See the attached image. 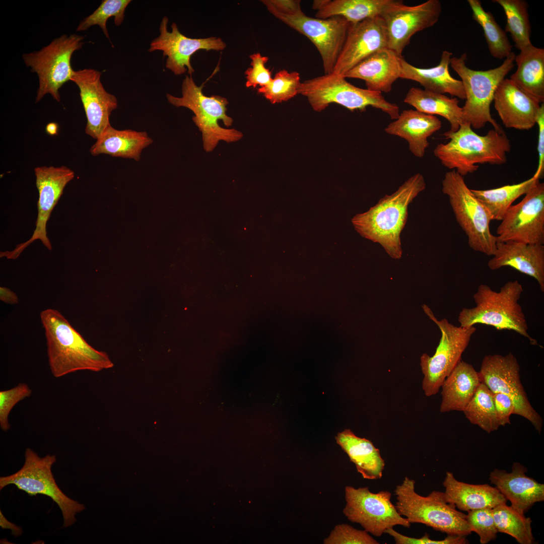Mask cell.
<instances>
[{"label":"cell","instance_id":"5b68a950","mask_svg":"<svg viewBox=\"0 0 544 544\" xmlns=\"http://www.w3.org/2000/svg\"><path fill=\"white\" fill-rule=\"evenodd\" d=\"M415 484L406 477L394 491L395 506L400 515L410 523L423 524L447 535L466 536L471 533L466 515L448 502L444 492L433 491L422 496L415 491Z\"/></svg>","mask_w":544,"mask_h":544},{"label":"cell","instance_id":"5bb4252c","mask_svg":"<svg viewBox=\"0 0 544 544\" xmlns=\"http://www.w3.org/2000/svg\"><path fill=\"white\" fill-rule=\"evenodd\" d=\"M478 372L481 382L493 393L509 396L515 405L514 414L528 420L540 433L542 419L529 401L520 380L519 364L512 353L485 356Z\"/></svg>","mask_w":544,"mask_h":544},{"label":"cell","instance_id":"f546056e","mask_svg":"<svg viewBox=\"0 0 544 544\" xmlns=\"http://www.w3.org/2000/svg\"><path fill=\"white\" fill-rule=\"evenodd\" d=\"M153 142L146 131L118 130L110 125L96 140L90 152L94 156L103 154L139 161L142 151Z\"/></svg>","mask_w":544,"mask_h":544},{"label":"cell","instance_id":"836d02e7","mask_svg":"<svg viewBox=\"0 0 544 544\" xmlns=\"http://www.w3.org/2000/svg\"><path fill=\"white\" fill-rule=\"evenodd\" d=\"M395 0H327L317 11L315 17L327 19L341 16L351 25L366 19L380 16Z\"/></svg>","mask_w":544,"mask_h":544},{"label":"cell","instance_id":"cb8c5ba5","mask_svg":"<svg viewBox=\"0 0 544 544\" xmlns=\"http://www.w3.org/2000/svg\"><path fill=\"white\" fill-rule=\"evenodd\" d=\"M527 468L514 462L512 471L495 469L490 473L491 483L511 503V506L524 514L533 504L544 500V485L527 477Z\"/></svg>","mask_w":544,"mask_h":544},{"label":"cell","instance_id":"681fc988","mask_svg":"<svg viewBox=\"0 0 544 544\" xmlns=\"http://www.w3.org/2000/svg\"><path fill=\"white\" fill-rule=\"evenodd\" d=\"M261 2L265 6H269L286 15H295L303 12L300 0H263Z\"/></svg>","mask_w":544,"mask_h":544},{"label":"cell","instance_id":"484cf974","mask_svg":"<svg viewBox=\"0 0 544 544\" xmlns=\"http://www.w3.org/2000/svg\"><path fill=\"white\" fill-rule=\"evenodd\" d=\"M441 126V121L436 116L409 109L400 113L398 117L390 123L384 131L405 140L411 153L416 157L422 158L429 144L428 138L439 130Z\"/></svg>","mask_w":544,"mask_h":544},{"label":"cell","instance_id":"ba28073f","mask_svg":"<svg viewBox=\"0 0 544 544\" xmlns=\"http://www.w3.org/2000/svg\"><path fill=\"white\" fill-rule=\"evenodd\" d=\"M203 85L197 86L191 76H186L182 84V96L167 93L166 97L172 105L192 111L194 115L192 120L202 134L203 149L210 152L220 141L236 142L242 138L243 134L234 128H224L219 125V120L227 127L232 124L233 119L226 114L228 101L220 96H206L202 93Z\"/></svg>","mask_w":544,"mask_h":544},{"label":"cell","instance_id":"1f68e13d","mask_svg":"<svg viewBox=\"0 0 544 544\" xmlns=\"http://www.w3.org/2000/svg\"><path fill=\"white\" fill-rule=\"evenodd\" d=\"M515 56L517 68L509 79L539 103L544 101V49L529 44Z\"/></svg>","mask_w":544,"mask_h":544},{"label":"cell","instance_id":"7402d4cb","mask_svg":"<svg viewBox=\"0 0 544 544\" xmlns=\"http://www.w3.org/2000/svg\"><path fill=\"white\" fill-rule=\"evenodd\" d=\"M493 101L506 127L528 130L536 124L539 103L509 79L499 84Z\"/></svg>","mask_w":544,"mask_h":544},{"label":"cell","instance_id":"ee69618b","mask_svg":"<svg viewBox=\"0 0 544 544\" xmlns=\"http://www.w3.org/2000/svg\"><path fill=\"white\" fill-rule=\"evenodd\" d=\"M324 544H379L366 530L354 528L348 524L336 525L329 536L323 540Z\"/></svg>","mask_w":544,"mask_h":544},{"label":"cell","instance_id":"d6986e66","mask_svg":"<svg viewBox=\"0 0 544 544\" xmlns=\"http://www.w3.org/2000/svg\"><path fill=\"white\" fill-rule=\"evenodd\" d=\"M168 18L164 16L159 27L160 35L150 43L149 52L160 50L163 57L167 56L165 66L175 75L187 73L191 76L194 72L190 63L191 56L196 51L205 49L217 51L224 49L226 43L220 38H191L181 33L177 24L171 25L168 30Z\"/></svg>","mask_w":544,"mask_h":544},{"label":"cell","instance_id":"f5cc1de1","mask_svg":"<svg viewBox=\"0 0 544 544\" xmlns=\"http://www.w3.org/2000/svg\"><path fill=\"white\" fill-rule=\"evenodd\" d=\"M58 125L54 122H50L47 124L46 131L50 135H54L57 134Z\"/></svg>","mask_w":544,"mask_h":544},{"label":"cell","instance_id":"7bdbcfd3","mask_svg":"<svg viewBox=\"0 0 544 544\" xmlns=\"http://www.w3.org/2000/svg\"><path fill=\"white\" fill-rule=\"evenodd\" d=\"M32 393L31 388L25 383L0 391V427L2 431L7 432L10 428L8 418L14 406Z\"/></svg>","mask_w":544,"mask_h":544},{"label":"cell","instance_id":"7dc6e473","mask_svg":"<svg viewBox=\"0 0 544 544\" xmlns=\"http://www.w3.org/2000/svg\"><path fill=\"white\" fill-rule=\"evenodd\" d=\"M493 399L497 416L500 426L510 424V416L514 414L515 405L508 395L501 393H493Z\"/></svg>","mask_w":544,"mask_h":544},{"label":"cell","instance_id":"4316f807","mask_svg":"<svg viewBox=\"0 0 544 544\" xmlns=\"http://www.w3.org/2000/svg\"><path fill=\"white\" fill-rule=\"evenodd\" d=\"M452 53L444 50L439 64L431 68H420L400 59V78L416 81L431 92L449 94L459 99H465V94L461 80L453 78L449 73V66Z\"/></svg>","mask_w":544,"mask_h":544},{"label":"cell","instance_id":"e575fe53","mask_svg":"<svg viewBox=\"0 0 544 544\" xmlns=\"http://www.w3.org/2000/svg\"><path fill=\"white\" fill-rule=\"evenodd\" d=\"M538 179H539L532 176L518 184L488 190H470L487 209L492 220L501 221L512 203L522 195L525 194Z\"/></svg>","mask_w":544,"mask_h":544},{"label":"cell","instance_id":"7a4b0ae2","mask_svg":"<svg viewBox=\"0 0 544 544\" xmlns=\"http://www.w3.org/2000/svg\"><path fill=\"white\" fill-rule=\"evenodd\" d=\"M40 318L45 332L49 365L54 377L113 367L107 354L91 346L59 311L44 309Z\"/></svg>","mask_w":544,"mask_h":544},{"label":"cell","instance_id":"8fae6325","mask_svg":"<svg viewBox=\"0 0 544 544\" xmlns=\"http://www.w3.org/2000/svg\"><path fill=\"white\" fill-rule=\"evenodd\" d=\"M56 460L54 455L47 454L41 457L31 448H26L23 466L14 474L1 477L0 490L14 485L30 496L41 494L50 497L61 511L63 527H67L76 522L77 514L85 507L65 495L56 484L51 471Z\"/></svg>","mask_w":544,"mask_h":544},{"label":"cell","instance_id":"603a6c76","mask_svg":"<svg viewBox=\"0 0 544 544\" xmlns=\"http://www.w3.org/2000/svg\"><path fill=\"white\" fill-rule=\"evenodd\" d=\"M488 266L492 270L510 266L534 278L544 292V245L508 241L497 242Z\"/></svg>","mask_w":544,"mask_h":544},{"label":"cell","instance_id":"f1b7e54d","mask_svg":"<svg viewBox=\"0 0 544 544\" xmlns=\"http://www.w3.org/2000/svg\"><path fill=\"white\" fill-rule=\"evenodd\" d=\"M481 383L479 372L461 360L442 383L441 413L463 412Z\"/></svg>","mask_w":544,"mask_h":544},{"label":"cell","instance_id":"f35d334b","mask_svg":"<svg viewBox=\"0 0 544 544\" xmlns=\"http://www.w3.org/2000/svg\"><path fill=\"white\" fill-rule=\"evenodd\" d=\"M493 517L498 532L505 533L514 537L520 544H531L534 537L531 527V520L526 517L506 503L497 505L493 509Z\"/></svg>","mask_w":544,"mask_h":544},{"label":"cell","instance_id":"ffe728a7","mask_svg":"<svg viewBox=\"0 0 544 544\" xmlns=\"http://www.w3.org/2000/svg\"><path fill=\"white\" fill-rule=\"evenodd\" d=\"M101 74L93 69H84L74 71L71 79L79 89L87 118L85 132L95 140L111 125L109 117L118 104L116 97L104 88Z\"/></svg>","mask_w":544,"mask_h":544},{"label":"cell","instance_id":"d4e9b609","mask_svg":"<svg viewBox=\"0 0 544 544\" xmlns=\"http://www.w3.org/2000/svg\"><path fill=\"white\" fill-rule=\"evenodd\" d=\"M401 57L388 48L380 49L355 65L344 77L364 80L369 90L388 93L400 78Z\"/></svg>","mask_w":544,"mask_h":544},{"label":"cell","instance_id":"44dd1931","mask_svg":"<svg viewBox=\"0 0 544 544\" xmlns=\"http://www.w3.org/2000/svg\"><path fill=\"white\" fill-rule=\"evenodd\" d=\"M384 48H387V36L382 17L351 25L332 73L344 77L366 57Z\"/></svg>","mask_w":544,"mask_h":544},{"label":"cell","instance_id":"816d5d0a","mask_svg":"<svg viewBox=\"0 0 544 544\" xmlns=\"http://www.w3.org/2000/svg\"><path fill=\"white\" fill-rule=\"evenodd\" d=\"M1 526L4 528H10L12 533L15 536H19L22 532V529L15 524L8 521L1 511Z\"/></svg>","mask_w":544,"mask_h":544},{"label":"cell","instance_id":"8992f818","mask_svg":"<svg viewBox=\"0 0 544 544\" xmlns=\"http://www.w3.org/2000/svg\"><path fill=\"white\" fill-rule=\"evenodd\" d=\"M515 56L512 51L501 65L486 71L469 68L466 53L451 58L450 65L460 77L465 94L462 107L464 122L475 129L483 128L489 122L494 129L503 130L492 117L490 105L497 87L514 66Z\"/></svg>","mask_w":544,"mask_h":544},{"label":"cell","instance_id":"ac0fdd59","mask_svg":"<svg viewBox=\"0 0 544 544\" xmlns=\"http://www.w3.org/2000/svg\"><path fill=\"white\" fill-rule=\"evenodd\" d=\"M441 11L439 0H428L413 6L395 0L381 16L386 29L387 48L402 56L411 37L417 32L434 26Z\"/></svg>","mask_w":544,"mask_h":544},{"label":"cell","instance_id":"30bf717a","mask_svg":"<svg viewBox=\"0 0 544 544\" xmlns=\"http://www.w3.org/2000/svg\"><path fill=\"white\" fill-rule=\"evenodd\" d=\"M84 37L76 34H63L54 39L41 49L22 54L26 66L38 77L39 86L35 102L47 94L57 102L60 101V88L74 72L71 65L74 52L80 49Z\"/></svg>","mask_w":544,"mask_h":544},{"label":"cell","instance_id":"8d00e7d4","mask_svg":"<svg viewBox=\"0 0 544 544\" xmlns=\"http://www.w3.org/2000/svg\"><path fill=\"white\" fill-rule=\"evenodd\" d=\"M492 2L503 8L506 17L504 31L510 33L515 47L521 50L531 44L528 3L524 0H493Z\"/></svg>","mask_w":544,"mask_h":544},{"label":"cell","instance_id":"7c38bea8","mask_svg":"<svg viewBox=\"0 0 544 544\" xmlns=\"http://www.w3.org/2000/svg\"><path fill=\"white\" fill-rule=\"evenodd\" d=\"M422 308L441 332L435 354L432 356L423 354L420 357L423 375L422 389L426 396H431L439 391L443 381L461 360L462 355L477 328L474 326H455L446 318L439 320L427 305L424 304Z\"/></svg>","mask_w":544,"mask_h":544},{"label":"cell","instance_id":"d6a6232c","mask_svg":"<svg viewBox=\"0 0 544 544\" xmlns=\"http://www.w3.org/2000/svg\"><path fill=\"white\" fill-rule=\"evenodd\" d=\"M403 101L421 112L443 117L450 124V131H456L464 123L462 107L459 106L457 98H449L444 94L412 87Z\"/></svg>","mask_w":544,"mask_h":544},{"label":"cell","instance_id":"52a82bcc","mask_svg":"<svg viewBox=\"0 0 544 544\" xmlns=\"http://www.w3.org/2000/svg\"><path fill=\"white\" fill-rule=\"evenodd\" d=\"M298 93L307 98L312 109L317 112L334 103L352 111H363L368 106H372L394 120L400 114L399 106L387 101L381 93L358 88L347 82L344 77L333 73L301 82Z\"/></svg>","mask_w":544,"mask_h":544},{"label":"cell","instance_id":"c3c4849f","mask_svg":"<svg viewBox=\"0 0 544 544\" xmlns=\"http://www.w3.org/2000/svg\"><path fill=\"white\" fill-rule=\"evenodd\" d=\"M536 123L538 126V137L537 152L538 154V164L534 173L535 178H542L544 173V104L541 103L538 110Z\"/></svg>","mask_w":544,"mask_h":544},{"label":"cell","instance_id":"ab89813d","mask_svg":"<svg viewBox=\"0 0 544 544\" xmlns=\"http://www.w3.org/2000/svg\"><path fill=\"white\" fill-rule=\"evenodd\" d=\"M130 2V0L102 1L100 5L92 14L80 22L76 31H85L93 25H97L110 41L106 26L108 19L114 17L115 25L120 26L124 19L125 9Z\"/></svg>","mask_w":544,"mask_h":544},{"label":"cell","instance_id":"e0dca14e","mask_svg":"<svg viewBox=\"0 0 544 544\" xmlns=\"http://www.w3.org/2000/svg\"><path fill=\"white\" fill-rule=\"evenodd\" d=\"M34 173L39 193L35 229L28 240L17 245L12 251L1 252V257L15 259L26 247L38 239L48 250L52 249L50 241L47 236V223L62 194L65 186L74 178L75 173L67 167L62 166L37 167L34 169Z\"/></svg>","mask_w":544,"mask_h":544},{"label":"cell","instance_id":"bcb514c9","mask_svg":"<svg viewBox=\"0 0 544 544\" xmlns=\"http://www.w3.org/2000/svg\"><path fill=\"white\" fill-rule=\"evenodd\" d=\"M385 533L392 536L396 544H465L468 541L465 536L447 535L444 539L433 540L429 538L428 533L420 538L412 537L403 535L395 531L393 528L386 530Z\"/></svg>","mask_w":544,"mask_h":544},{"label":"cell","instance_id":"83f0119b","mask_svg":"<svg viewBox=\"0 0 544 544\" xmlns=\"http://www.w3.org/2000/svg\"><path fill=\"white\" fill-rule=\"evenodd\" d=\"M443 485L446 501L459 510L493 508L507 500L496 488L488 484L473 485L457 481L453 473L446 472Z\"/></svg>","mask_w":544,"mask_h":544},{"label":"cell","instance_id":"db71d44e","mask_svg":"<svg viewBox=\"0 0 544 544\" xmlns=\"http://www.w3.org/2000/svg\"><path fill=\"white\" fill-rule=\"evenodd\" d=\"M326 1H327V0H315V1H314L313 2L312 8L314 10H316L317 11H319V10H320L321 9H322L324 5L326 3Z\"/></svg>","mask_w":544,"mask_h":544},{"label":"cell","instance_id":"b9f144b4","mask_svg":"<svg viewBox=\"0 0 544 544\" xmlns=\"http://www.w3.org/2000/svg\"><path fill=\"white\" fill-rule=\"evenodd\" d=\"M492 509L485 508L467 511V521L472 531L479 535L481 544H486L495 539L498 532Z\"/></svg>","mask_w":544,"mask_h":544},{"label":"cell","instance_id":"f6af8a7d","mask_svg":"<svg viewBox=\"0 0 544 544\" xmlns=\"http://www.w3.org/2000/svg\"><path fill=\"white\" fill-rule=\"evenodd\" d=\"M249 57L251 59L250 64L252 67L247 69L245 72L246 87L255 88L257 85L263 87L268 84L273 79L270 71L265 66L268 57L262 56L258 52L250 55Z\"/></svg>","mask_w":544,"mask_h":544},{"label":"cell","instance_id":"6da1fadb","mask_svg":"<svg viewBox=\"0 0 544 544\" xmlns=\"http://www.w3.org/2000/svg\"><path fill=\"white\" fill-rule=\"evenodd\" d=\"M426 187L423 176L410 177L390 195H385L373 207L352 219L363 237L379 243L390 257L398 259L402 250L400 234L408 217L409 205Z\"/></svg>","mask_w":544,"mask_h":544},{"label":"cell","instance_id":"4fadbf2b","mask_svg":"<svg viewBox=\"0 0 544 544\" xmlns=\"http://www.w3.org/2000/svg\"><path fill=\"white\" fill-rule=\"evenodd\" d=\"M391 498V493L387 491L374 493L368 487L356 489L346 486V505L343 512L348 520L359 523L377 537L396 525L409 528L411 523L399 514Z\"/></svg>","mask_w":544,"mask_h":544},{"label":"cell","instance_id":"277c9868","mask_svg":"<svg viewBox=\"0 0 544 544\" xmlns=\"http://www.w3.org/2000/svg\"><path fill=\"white\" fill-rule=\"evenodd\" d=\"M523 291L517 280L508 281L498 292L487 285H480L473 295L475 306L463 308L459 313L460 326L483 324L499 330H513L528 339L531 345L539 346L528 332L526 317L519 303Z\"/></svg>","mask_w":544,"mask_h":544},{"label":"cell","instance_id":"f907efd6","mask_svg":"<svg viewBox=\"0 0 544 544\" xmlns=\"http://www.w3.org/2000/svg\"><path fill=\"white\" fill-rule=\"evenodd\" d=\"M0 300L3 302L11 305L19 303V298L17 294L7 287H0Z\"/></svg>","mask_w":544,"mask_h":544},{"label":"cell","instance_id":"2e32d148","mask_svg":"<svg viewBox=\"0 0 544 544\" xmlns=\"http://www.w3.org/2000/svg\"><path fill=\"white\" fill-rule=\"evenodd\" d=\"M497 229V242L544 244V183L538 179L523 199L512 205Z\"/></svg>","mask_w":544,"mask_h":544},{"label":"cell","instance_id":"d590c367","mask_svg":"<svg viewBox=\"0 0 544 544\" xmlns=\"http://www.w3.org/2000/svg\"><path fill=\"white\" fill-rule=\"evenodd\" d=\"M473 19L482 27L491 54L498 59L508 56L512 52L510 43L505 31L496 22L490 12H486L479 0H468Z\"/></svg>","mask_w":544,"mask_h":544},{"label":"cell","instance_id":"74e56055","mask_svg":"<svg viewBox=\"0 0 544 544\" xmlns=\"http://www.w3.org/2000/svg\"><path fill=\"white\" fill-rule=\"evenodd\" d=\"M462 412L471 424L478 426L488 433L497 430L500 427L493 393L482 382Z\"/></svg>","mask_w":544,"mask_h":544},{"label":"cell","instance_id":"4dcf8cb0","mask_svg":"<svg viewBox=\"0 0 544 544\" xmlns=\"http://www.w3.org/2000/svg\"><path fill=\"white\" fill-rule=\"evenodd\" d=\"M335 440L363 478L377 480L382 478L385 461L379 450L371 441L357 436L350 429L338 433Z\"/></svg>","mask_w":544,"mask_h":544},{"label":"cell","instance_id":"9c48e42d","mask_svg":"<svg viewBox=\"0 0 544 544\" xmlns=\"http://www.w3.org/2000/svg\"><path fill=\"white\" fill-rule=\"evenodd\" d=\"M442 192L447 195L460 227L473 250L492 256L497 237L490 231L491 216L473 195L463 178L455 170L447 172L442 181Z\"/></svg>","mask_w":544,"mask_h":544},{"label":"cell","instance_id":"9a60e30c","mask_svg":"<svg viewBox=\"0 0 544 544\" xmlns=\"http://www.w3.org/2000/svg\"><path fill=\"white\" fill-rule=\"evenodd\" d=\"M277 19L307 37L315 46L321 56L324 74L333 72L343 49L351 24L341 16L327 19L308 17L303 12L289 15L266 6Z\"/></svg>","mask_w":544,"mask_h":544},{"label":"cell","instance_id":"60d3db41","mask_svg":"<svg viewBox=\"0 0 544 544\" xmlns=\"http://www.w3.org/2000/svg\"><path fill=\"white\" fill-rule=\"evenodd\" d=\"M300 84L299 73H289L287 70H283L276 74L274 78L268 84L260 87L257 91L263 94L271 103H280L287 101L299 94Z\"/></svg>","mask_w":544,"mask_h":544},{"label":"cell","instance_id":"3957f363","mask_svg":"<svg viewBox=\"0 0 544 544\" xmlns=\"http://www.w3.org/2000/svg\"><path fill=\"white\" fill-rule=\"evenodd\" d=\"M443 135L449 141L437 145L434 155L444 167L455 170L462 176L477 171L479 164H505L511 148L503 130L493 129L481 135L466 122L462 123L456 131L448 130Z\"/></svg>","mask_w":544,"mask_h":544}]
</instances>
